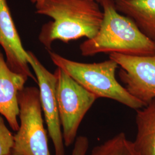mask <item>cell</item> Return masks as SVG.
I'll list each match as a JSON object with an SVG mask.
<instances>
[{"mask_svg":"<svg viewBox=\"0 0 155 155\" xmlns=\"http://www.w3.org/2000/svg\"><path fill=\"white\" fill-rule=\"evenodd\" d=\"M100 5L93 0H44L35 5L36 13L52 19L41 29L40 42L50 51L56 40L67 43L94 38L104 18Z\"/></svg>","mask_w":155,"mask_h":155,"instance_id":"cell-1","label":"cell"},{"mask_svg":"<svg viewBox=\"0 0 155 155\" xmlns=\"http://www.w3.org/2000/svg\"><path fill=\"white\" fill-rule=\"evenodd\" d=\"M103 21L94 38L79 45L81 54L94 56L100 53L126 55H155V43L147 38L133 21L117 10L114 0H100Z\"/></svg>","mask_w":155,"mask_h":155,"instance_id":"cell-2","label":"cell"},{"mask_svg":"<svg viewBox=\"0 0 155 155\" xmlns=\"http://www.w3.org/2000/svg\"><path fill=\"white\" fill-rule=\"evenodd\" d=\"M48 52L54 64L94 94L97 98L114 100L136 110L145 106L117 81L116 71L119 65L114 60L109 59L99 63H86L70 60L51 51Z\"/></svg>","mask_w":155,"mask_h":155,"instance_id":"cell-3","label":"cell"},{"mask_svg":"<svg viewBox=\"0 0 155 155\" xmlns=\"http://www.w3.org/2000/svg\"><path fill=\"white\" fill-rule=\"evenodd\" d=\"M18 100L20 123L14 136L13 155H51L39 89L24 87L18 93Z\"/></svg>","mask_w":155,"mask_h":155,"instance_id":"cell-4","label":"cell"},{"mask_svg":"<svg viewBox=\"0 0 155 155\" xmlns=\"http://www.w3.org/2000/svg\"><path fill=\"white\" fill-rule=\"evenodd\" d=\"M54 74L63 137L68 147L75 142L83 118L98 98L61 68L58 67Z\"/></svg>","mask_w":155,"mask_h":155,"instance_id":"cell-5","label":"cell"},{"mask_svg":"<svg viewBox=\"0 0 155 155\" xmlns=\"http://www.w3.org/2000/svg\"><path fill=\"white\" fill-rule=\"evenodd\" d=\"M121 70L118 76L124 87L145 105L155 98V55H126L109 54Z\"/></svg>","mask_w":155,"mask_h":155,"instance_id":"cell-6","label":"cell"},{"mask_svg":"<svg viewBox=\"0 0 155 155\" xmlns=\"http://www.w3.org/2000/svg\"><path fill=\"white\" fill-rule=\"evenodd\" d=\"M28 61L39 86L40 102L55 155H65L64 143L56 98V77L49 71L32 52L27 51Z\"/></svg>","mask_w":155,"mask_h":155,"instance_id":"cell-7","label":"cell"},{"mask_svg":"<svg viewBox=\"0 0 155 155\" xmlns=\"http://www.w3.org/2000/svg\"><path fill=\"white\" fill-rule=\"evenodd\" d=\"M0 45L5 51L6 61L12 70L37 82L36 77L31 71L27 51L22 46L7 0H0Z\"/></svg>","mask_w":155,"mask_h":155,"instance_id":"cell-8","label":"cell"},{"mask_svg":"<svg viewBox=\"0 0 155 155\" xmlns=\"http://www.w3.org/2000/svg\"><path fill=\"white\" fill-rule=\"evenodd\" d=\"M28 79L27 77L12 70L0 50V114L15 131L18 130L20 126L18 95L24 88Z\"/></svg>","mask_w":155,"mask_h":155,"instance_id":"cell-9","label":"cell"},{"mask_svg":"<svg viewBox=\"0 0 155 155\" xmlns=\"http://www.w3.org/2000/svg\"><path fill=\"white\" fill-rule=\"evenodd\" d=\"M117 10L130 18L140 31L155 43V0H114Z\"/></svg>","mask_w":155,"mask_h":155,"instance_id":"cell-10","label":"cell"},{"mask_svg":"<svg viewBox=\"0 0 155 155\" xmlns=\"http://www.w3.org/2000/svg\"><path fill=\"white\" fill-rule=\"evenodd\" d=\"M136 111L134 148L137 155H155V98Z\"/></svg>","mask_w":155,"mask_h":155,"instance_id":"cell-11","label":"cell"},{"mask_svg":"<svg viewBox=\"0 0 155 155\" xmlns=\"http://www.w3.org/2000/svg\"><path fill=\"white\" fill-rule=\"evenodd\" d=\"M90 155H137L133 142L127 139L124 133H120L95 147Z\"/></svg>","mask_w":155,"mask_h":155,"instance_id":"cell-12","label":"cell"},{"mask_svg":"<svg viewBox=\"0 0 155 155\" xmlns=\"http://www.w3.org/2000/svg\"><path fill=\"white\" fill-rule=\"evenodd\" d=\"M14 145V136L0 116V155L11 154Z\"/></svg>","mask_w":155,"mask_h":155,"instance_id":"cell-13","label":"cell"},{"mask_svg":"<svg viewBox=\"0 0 155 155\" xmlns=\"http://www.w3.org/2000/svg\"><path fill=\"white\" fill-rule=\"evenodd\" d=\"M89 147V139L83 136H79L74 142L71 155H86Z\"/></svg>","mask_w":155,"mask_h":155,"instance_id":"cell-14","label":"cell"},{"mask_svg":"<svg viewBox=\"0 0 155 155\" xmlns=\"http://www.w3.org/2000/svg\"><path fill=\"white\" fill-rule=\"evenodd\" d=\"M30 1L35 5H37L40 4L44 0H30ZM93 1H95L100 4V0H93Z\"/></svg>","mask_w":155,"mask_h":155,"instance_id":"cell-15","label":"cell"},{"mask_svg":"<svg viewBox=\"0 0 155 155\" xmlns=\"http://www.w3.org/2000/svg\"><path fill=\"white\" fill-rule=\"evenodd\" d=\"M11 155V154H9V155Z\"/></svg>","mask_w":155,"mask_h":155,"instance_id":"cell-16","label":"cell"}]
</instances>
